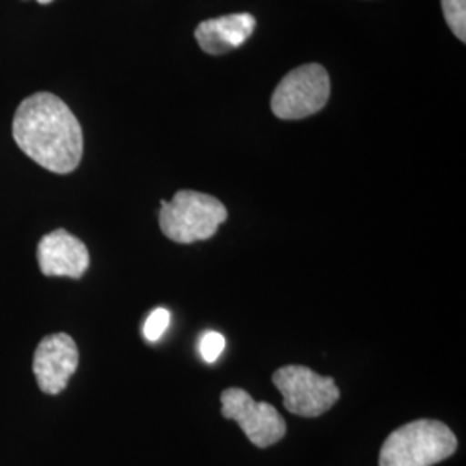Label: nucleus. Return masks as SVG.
Listing matches in <instances>:
<instances>
[{
  "label": "nucleus",
  "mask_w": 466,
  "mask_h": 466,
  "mask_svg": "<svg viewBox=\"0 0 466 466\" xmlns=\"http://www.w3.org/2000/svg\"><path fill=\"white\" fill-rule=\"evenodd\" d=\"M38 267L46 277L82 279L90 267V254L84 242L59 228L42 237L36 248Z\"/></svg>",
  "instance_id": "obj_8"
},
{
  "label": "nucleus",
  "mask_w": 466,
  "mask_h": 466,
  "mask_svg": "<svg viewBox=\"0 0 466 466\" xmlns=\"http://www.w3.org/2000/svg\"><path fill=\"white\" fill-rule=\"evenodd\" d=\"M442 13L451 32L463 44L466 42V0H441Z\"/></svg>",
  "instance_id": "obj_10"
},
{
  "label": "nucleus",
  "mask_w": 466,
  "mask_h": 466,
  "mask_svg": "<svg viewBox=\"0 0 466 466\" xmlns=\"http://www.w3.org/2000/svg\"><path fill=\"white\" fill-rule=\"evenodd\" d=\"M330 97V78L319 65L292 69L273 92L271 111L285 121L317 115Z\"/></svg>",
  "instance_id": "obj_5"
},
{
  "label": "nucleus",
  "mask_w": 466,
  "mask_h": 466,
  "mask_svg": "<svg viewBox=\"0 0 466 466\" xmlns=\"http://www.w3.org/2000/svg\"><path fill=\"white\" fill-rule=\"evenodd\" d=\"M227 218L228 211L217 198L196 190H180L171 202L161 200L159 227L169 240L192 244L211 238Z\"/></svg>",
  "instance_id": "obj_3"
},
{
  "label": "nucleus",
  "mask_w": 466,
  "mask_h": 466,
  "mask_svg": "<svg viewBox=\"0 0 466 466\" xmlns=\"http://www.w3.org/2000/svg\"><path fill=\"white\" fill-rule=\"evenodd\" d=\"M19 149L52 173L75 171L84 156V132L73 111L49 92L23 100L13 119Z\"/></svg>",
  "instance_id": "obj_1"
},
{
  "label": "nucleus",
  "mask_w": 466,
  "mask_h": 466,
  "mask_svg": "<svg viewBox=\"0 0 466 466\" xmlns=\"http://www.w3.org/2000/svg\"><path fill=\"white\" fill-rule=\"evenodd\" d=\"M169 321H171V313L167 309H165V308L154 309L146 319L144 329H142L146 340L157 342L163 337V333L167 332Z\"/></svg>",
  "instance_id": "obj_11"
},
{
  "label": "nucleus",
  "mask_w": 466,
  "mask_h": 466,
  "mask_svg": "<svg viewBox=\"0 0 466 466\" xmlns=\"http://www.w3.org/2000/svg\"><path fill=\"white\" fill-rule=\"evenodd\" d=\"M78 348L67 333H52L40 340L34 356V373L42 392L56 396L66 389L78 368Z\"/></svg>",
  "instance_id": "obj_7"
},
{
  "label": "nucleus",
  "mask_w": 466,
  "mask_h": 466,
  "mask_svg": "<svg viewBox=\"0 0 466 466\" xmlns=\"http://www.w3.org/2000/svg\"><path fill=\"white\" fill-rule=\"evenodd\" d=\"M254 28L256 19L252 15L233 13L199 23L196 28V40L206 54L221 56L244 46L254 34Z\"/></svg>",
  "instance_id": "obj_9"
},
{
  "label": "nucleus",
  "mask_w": 466,
  "mask_h": 466,
  "mask_svg": "<svg viewBox=\"0 0 466 466\" xmlns=\"http://www.w3.org/2000/svg\"><path fill=\"white\" fill-rule=\"evenodd\" d=\"M456 450V435L446 423L423 418L402 425L385 439L379 466H433Z\"/></svg>",
  "instance_id": "obj_2"
},
{
  "label": "nucleus",
  "mask_w": 466,
  "mask_h": 466,
  "mask_svg": "<svg viewBox=\"0 0 466 466\" xmlns=\"http://www.w3.org/2000/svg\"><path fill=\"white\" fill-rule=\"evenodd\" d=\"M273 383L283 396L285 410L298 417H321L340 398L332 377H321L311 368L300 365L277 370Z\"/></svg>",
  "instance_id": "obj_4"
},
{
  "label": "nucleus",
  "mask_w": 466,
  "mask_h": 466,
  "mask_svg": "<svg viewBox=\"0 0 466 466\" xmlns=\"http://www.w3.org/2000/svg\"><path fill=\"white\" fill-rule=\"evenodd\" d=\"M221 415L233 420L256 448H269L287 432L285 420L269 402H256L248 390L230 387L221 392Z\"/></svg>",
  "instance_id": "obj_6"
},
{
  "label": "nucleus",
  "mask_w": 466,
  "mask_h": 466,
  "mask_svg": "<svg viewBox=\"0 0 466 466\" xmlns=\"http://www.w3.org/2000/svg\"><path fill=\"white\" fill-rule=\"evenodd\" d=\"M38 2H40V4H50L52 0H38Z\"/></svg>",
  "instance_id": "obj_13"
},
{
  "label": "nucleus",
  "mask_w": 466,
  "mask_h": 466,
  "mask_svg": "<svg viewBox=\"0 0 466 466\" xmlns=\"http://www.w3.org/2000/svg\"><path fill=\"white\" fill-rule=\"evenodd\" d=\"M227 340L219 332H206L200 337L199 352L206 363H215L225 350Z\"/></svg>",
  "instance_id": "obj_12"
}]
</instances>
